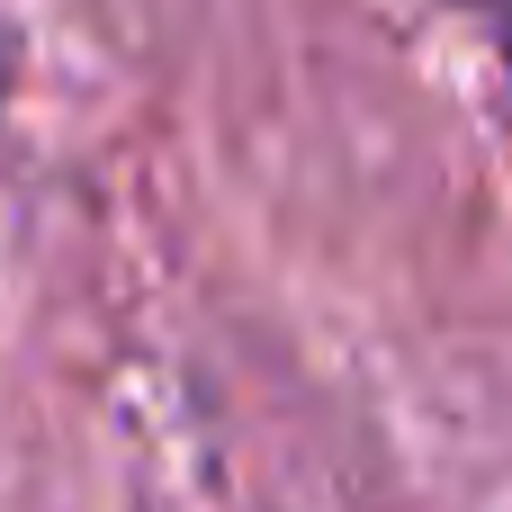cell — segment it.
<instances>
[{
    "instance_id": "6da1fadb",
    "label": "cell",
    "mask_w": 512,
    "mask_h": 512,
    "mask_svg": "<svg viewBox=\"0 0 512 512\" xmlns=\"http://www.w3.org/2000/svg\"><path fill=\"white\" fill-rule=\"evenodd\" d=\"M486 9V27H495V45H504V63H512V0H477Z\"/></svg>"
}]
</instances>
